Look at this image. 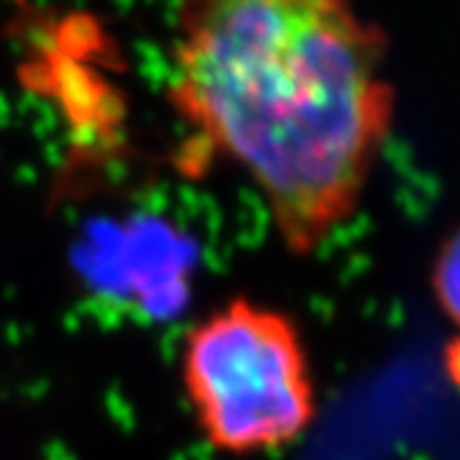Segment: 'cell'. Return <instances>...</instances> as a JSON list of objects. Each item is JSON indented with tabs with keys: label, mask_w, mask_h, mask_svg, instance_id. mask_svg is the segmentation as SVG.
I'll use <instances>...</instances> for the list:
<instances>
[{
	"label": "cell",
	"mask_w": 460,
	"mask_h": 460,
	"mask_svg": "<svg viewBox=\"0 0 460 460\" xmlns=\"http://www.w3.org/2000/svg\"><path fill=\"white\" fill-rule=\"evenodd\" d=\"M180 374L202 440L230 458L292 445L317 414L299 328L281 310L246 296L187 330Z\"/></svg>",
	"instance_id": "7a4b0ae2"
},
{
	"label": "cell",
	"mask_w": 460,
	"mask_h": 460,
	"mask_svg": "<svg viewBox=\"0 0 460 460\" xmlns=\"http://www.w3.org/2000/svg\"><path fill=\"white\" fill-rule=\"evenodd\" d=\"M376 26L335 0L184 5L172 102L195 141L259 190L281 243L307 256L356 213L392 128Z\"/></svg>",
	"instance_id": "6da1fadb"
},
{
	"label": "cell",
	"mask_w": 460,
	"mask_h": 460,
	"mask_svg": "<svg viewBox=\"0 0 460 460\" xmlns=\"http://www.w3.org/2000/svg\"><path fill=\"white\" fill-rule=\"evenodd\" d=\"M432 289L443 313L460 328V226L440 246L432 269Z\"/></svg>",
	"instance_id": "3957f363"
}]
</instances>
